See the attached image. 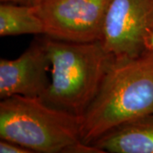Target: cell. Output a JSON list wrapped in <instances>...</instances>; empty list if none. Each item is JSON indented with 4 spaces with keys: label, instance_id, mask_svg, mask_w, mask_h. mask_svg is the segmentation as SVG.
<instances>
[{
    "label": "cell",
    "instance_id": "obj_7",
    "mask_svg": "<svg viewBox=\"0 0 153 153\" xmlns=\"http://www.w3.org/2000/svg\"><path fill=\"white\" fill-rule=\"evenodd\" d=\"M91 146L103 153H153V113L115 127Z\"/></svg>",
    "mask_w": 153,
    "mask_h": 153
},
{
    "label": "cell",
    "instance_id": "obj_10",
    "mask_svg": "<svg viewBox=\"0 0 153 153\" xmlns=\"http://www.w3.org/2000/svg\"><path fill=\"white\" fill-rule=\"evenodd\" d=\"M1 3H13L24 5L36 6L39 4L43 0H0Z\"/></svg>",
    "mask_w": 153,
    "mask_h": 153
},
{
    "label": "cell",
    "instance_id": "obj_5",
    "mask_svg": "<svg viewBox=\"0 0 153 153\" xmlns=\"http://www.w3.org/2000/svg\"><path fill=\"white\" fill-rule=\"evenodd\" d=\"M111 0H43L37 6L44 35L76 43L101 41Z\"/></svg>",
    "mask_w": 153,
    "mask_h": 153
},
{
    "label": "cell",
    "instance_id": "obj_8",
    "mask_svg": "<svg viewBox=\"0 0 153 153\" xmlns=\"http://www.w3.org/2000/svg\"><path fill=\"white\" fill-rule=\"evenodd\" d=\"M44 22L39 16L37 6L13 3L0 4V36L25 34L44 35Z\"/></svg>",
    "mask_w": 153,
    "mask_h": 153
},
{
    "label": "cell",
    "instance_id": "obj_2",
    "mask_svg": "<svg viewBox=\"0 0 153 153\" xmlns=\"http://www.w3.org/2000/svg\"><path fill=\"white\" fill-rule=\"evenodd\" d=\"M51 80L44 103L82 118L96 97L115 58L101 41L76 43L44 35Z\"/></svg>",
    "mask_w": 153,
    "mask_h": 153
},
{
    "label": "cell",
    "instance_id": "obj_1",
    "mask_svg": "<svg viewBox=\"0 0 153 153\" xmlns=\"http://www.w3.org/2000/svg\"><path fill=\"white\" fill-rule=\"evenodd\" d=\"M153 113V49L115 59L96 97L82 117V142L91 145L122 123Z\"/></svg>",
    "mask_w": 153,
    "mask_h": 153
},
{
    "label": "cell",
    "instance_id": "obj_6",
    "mask_svg": "<svg viewBox=\"0 0 153 153\" xmlns=\"http://www.w3.org/2000/svg\"><path fill=\"white\" fill-rule=\"evenodd\" d=\"M50 60L44 35L15 60H0V98L13 95L41 98L50 84Z\"/></svg>",
    "mask_w": 153,
    "mask_h": 153
},
{
    "label": "cell",
    "instance_id": "obj_9",
    "mask_svg": "<svg viewBox=\"0 0 153 153\" xmlns=\"http://www.w3.org/2000/svg\"><path fill=\"white\" fill-rule=\"evenodd\" d=\"M0 152L1 153H33L31 150L24 147L19 144L12 141L1 140H0Z\"/></svg>",
    "mask_w": 153,
    "mask_h": 153
},
{
    "label": "cell",
    "instance_id": "obj_11",
    "mask_svg": "<svg viewBox=\"0 0 153 153\" xmlns=\"http://www.w3.org/2000/svg\"><path fill=\"white\" fill-rule=\"evenodd\" d=\"M152 45H153V43H152Z\"/></svg>",
    "mask_w": 153,
    "mask_h": 153
},
{
    "label": "cell",
    "instance_id": "obj_3",
    "mask_svg": "<svg viewBox=\"0 0 153 153\" xmlns=\"http://www.w3.org/2000/svg\"><path fill=\"white\" fill-rule=\"evenodd\" d=\"M82 118L38 97L13 95L0 102V139L38 153H103L82 142Z\"/></svg>",
    "mask_w": 153,
    "mask_h": 153
},
{
    "label": "cell",
    "instance_id": "obj_4",
    "mask_svg": "<svg viewBox=\"0 0 153 153\" xmlns=\"http://www.w3.org/2000/svg\"><path fill=\"white\" fill-rule=\"evenodd\" d=\"M101 42L117 60L135 57L151 49L153 0H111Z\"/></svg>",
    "mask_w": 153,
    "mask_h": 153
}]
</instances>
